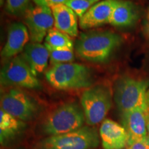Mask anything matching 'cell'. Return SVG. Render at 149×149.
Wrapping results in <instances>:
<instances>
[{
  "label": "cell",
  "instance_id": "1",
  "mask_svg": "<svg viewBox=\"0 0 149 149\" xmlns=\"http://www.w3.org/2000/svg\"><path fill=\"white\" fill-rule=\"evenodd\" d=\"M122 38L109 31L83 33L74 43V50L86 61L104 64L109 60L120 44Z\"/></svg>",
  "mask_w": 149,
  "mask_h": 149
},
{
  "label": "cell",
  "instance_id": "2",
  "mask_svg": "<svg viewBox=\"0 0 149 149\" xmlns=\"http://www.w3.org/2000/svg\"><path fill=\"white\" fill-rule=\"evenodd\" d=\"M45 76L48 82L58 90L88 88L93 83L90 68L76 63L55 65L46 71Z\"/></svg>",
  "mask_w": 149,
  "mask_h": 149
},
{
  "label": "cell",
  "instance_id": "3",
  "mask_svg": "<svg viewBox=\"0 0 149 149\" xmlns=\"http://www.w3.org/2000/svg\"><path fill=\"white\" fill-rule=\"evenodd\" d=\"M149 82L130 77L117 80L114 88V100L121 114L141 107H149Z\"/></svg>",
  "mask_w": 149,
  "mask_h": 149
},
{
  "label": "cell",
  "instance_id": "4",
  "mask_svg": "<svg viewBox=\"0 0 149 149\" xmlns=\"http://www.w3.org/2000/svg\"><path fill=\"white\" fill-rule=\"evenodd\" d=\"M85 122L81 107L74 102H68L48 115L42 125V130L44 133L49 136L61 135L83 127Z\"/></svg>",
  "mask_w": 149,
  "mask_h": 149
},
{
  "label": "cell",
  "instance_id": "5",
  "mask_svg": "<svg viewBox=\"0 0 149 149\" xmlns=\"http://www.w3.org/2000/svg\"><path fill=\"white\" fill-rule=\"evenodd\" d=\"M99 143L96 128L84 126L70 133L48 136L38 143L37 149H93Z\"/></svg>",
  "mask_w": 149,
  "mask_h": 149
},
{
  "label": "cell",
  "instance_id": "6",
  "mask_svg": "<svg viewBox=\"0 0 149 149\" xmlns=\"http://www.w3.org/2000/svg\"><path fill=\"white\" fill-rule=\"evenodd\" d=\"M113 104V95L107 86L97 85L84 91L81 107L88 126H95L103 122Z\"/></svg>",
  "mask_w": 149,
  "mask_h": 149
},
{
  "label": "cell",
  "instance_id": "7",
  "mask_svg": "<svg viewBox=\"0 0 149 149\" xmlns=\"http://www.w3.org/2000/svg\"><path fill=\"white\" fill-rule=\"evenodd\" d=\"M0 82L3 86H16L40 89L41 84L22 55L6 63L0 72Z\"/></svg>",
  "mask_w": 149,
  "mask_h": 149
},
{
  "label": "cell",
  "instance_id": "8",
  "mask_svg": "<svg viewBox=\"0 0 149 149\" xmlns=\"http://www.w3.org/2000/svg\"><path fill=\"white\" fill-rule=\"evenodd\" d=\"M1 109L23 122L33 120L40 111L34 99L18 88H13L1 96Z\"/></svg>",
  "mask_w": 149,
  "mask_h": 149
},
{
  "label": "cell",
  "instance_id": "9",
  "mask_svg": "<svg viewBox=\"0 0 149 149\" xmlns=\"http://www.w3.org/2000/svg\"><path fill=\"white\" fill-rule=\"evenodd\" d=\"M24 18L31 42H42L54 25L53 13L48 7L31 6Z\"/></svg>",
  "mask_w": 149,
  "mask_h": 149
},
{
  "label": "cell",
  "instance_id": "10",
  "mask_svg": "<svg viewBox=\"0 0 149 149\" xmlns=\"http://www.w3.org/2000/svg\"><path fill=\"white\" fill-rule=\"evenodd\" d=\"M149 107H141L122 113V124L127 132L128 144L147 136V120Z\"/></svg>",
  "mask_w": 149,
  "mask_h": 149
},
{
  "label": "cell",
  "instance_id": "11",
  "mask_svg": "<svg viewBox=\"0 0 149 149\" xmlns=\"http://www.w3.org/2000/svg\"><path fill=\"white\" fill-rule=\"evenodd\" d=\"M100 137L104 149H124L128 146L129 137L122 125L105 119L100 128Z\"/></svg>",
  "mask_w": 149,
  "mask_h": 149
},
{
  "label": "cell",
  "instance_id": "12",
  "mask_svg": "<svg viewBox=\"0 0 149 149\" xmlns=\"http://www.w3.org/2000/svg\"><path fill=\"white\" fill-rule=\"evenodd\" d=\"M117 0H102L93 5L79 18V26L84 30L93 29L109 24Z\"/></svg>",
  "mask_w": 149,
  "mask_h": 149
},
{
  "label": "cell",
  "instance_id": "13",
  "mask_svg": "<svg viewBox=\"0 0 149 149\" xmlns=\"http://www.w3.org/2000/svg\"><path fill=\"white\" fill-rule=\"evenodd\" d=\"M30 35L26 26L15 22L9 26L8 36L4 46L1 50V57L11 59L23 52L24 48L29 44Z\"/></svg>",
  "mask_w": 149,
  "mask_h": 149
},
{
  "label": "cell",
  "instance_id": "14",
  "mask_svg": "<svg viewBox=\"0 0 149 149\" xmlns=\"http://www.w3.org/2000/svg\"><path fill=\"white\" fill-rule=\"evenodd\" d=\"M35 76L42 73L48 66L49 51L41 43H29L21 54Z\"/></svg>",
  "mask_w": 149,
  "mask_h": 149
},
{
  "label": "cell",
  "instance_id": "15",
  "mask_svg": "<svg viewBox=\"0 0 149 149\" xmlns=\"http://www.w3.org/2000/svg\"><path fill=\"white\" fill-rule=\"evenodd\" d=\"M139 17L137 6L128 0H117L109 24L115 27H129L135 24Z\"/></svg>",
  "mask_w": 149,
  "mask_h": 149
},
{
  "label": "cell",
  "instance_id": "16",
  "mask_svg": "<svg viewBox=\"0 0 149 149\" xmlns=\"http://www.w3.org/2000/svg\"><path fill=\"white\" fill-rule=\"evenodd\" d=\"M54 17V27L70 37L78 35L77 16L66 4H59L52 7Z\"/></svg>",
  "mask_w": 149,
  "mask_h": 149
},
{
  "label": "cell",
  "instance_id": "17",
  "mask_svg": "<svg viewBox=\"0 0 149 149\" xmlns=\"http://www.w3.org/2000/svg\"><path fill=\"white\" fill-rule=\"evenodd\" d=\"M26 124L1 109L0 111V141L2 145L8 144L25 129Z\"/></svg>",
  "mask_w": 149,
  "mask_h": 149
},
{
  "label": "cell",
  "instance_id": "18",
  "mask_svg": "<svg viewBox=\"0 0 149 149\" xmlns=\"http://www.w3.org/2000/svg\"><path fill=\"white\" fill-rule=\"evenodd\" d=\"M44 45L48 50H73L74 44L69 35L55 28L48 31Z\"/></svg>",
  "mask_w": 149,
  "mask_h": 149
},
{
  "label": "cell",
  "instance_id": "19",
  "mask_svg": "<svg viewBox=\"0 0 149 149\" xmlns=\"http://www.w3.org/2000/svg\"><path fill=\"white\" fill-rule=\"evenodd\" d=\"M6 10L14 16L25 15L31 8V0H6Z\"/></svg>",
  "mask_w": 149,
  "mask_h": 149
},
{
  "label": "cell",
  "instance_id": "20",
  "mask_svg": "<svg viewBox=\"0 0 149 149\" xmlns=\"http://www.w3.org/2000/svg\"><path fill=\"white\" fill-rule=\"evenodd\" d=\"M50 61L53 66L66 63H71L74 60L73 50H49Z\"/></svg>",
  "mask_w": 149,
  "mask_h": 149
},
{
  "label": "cell",
  "instance_id": "21",
  "mask_svg": "<svg viewBox=\"0 0 149 149\" xmlns=\"http://www.w3.org/2000/svg\"><path fill=\"white\" fill-rule=\"evenodd\" d=\"M95 2L89 0H68L65 3L73 11L77 17L81 18Z\"/></svg>",
  "mask_w": 149,
  "mask_h": 149
},
{
  "label": "cell",
  "instance_id": "22",
  "mask_svg": "<svg viewBox=\"0 0 149 149\" xmlns=\"http://www.w3.org/2000/svg\"><path fill=\"white\" fill-rule=\"evenodd\" d=\"M68 0H33L36 6L52 8L54 6L65 4Z\"/></svg>",
  "mask_w": 149,
  "mask_h": 149
},
{
  "label": "cell",
  "instance_id": "23",
  "mask_svg": "<svg viewBox=\"0 0 149 149\" xmlns=\"http://www.w3.org/2000/svg\"><path fill=\"white\" fill-rule=\"evenodd\" d=\"M127 149H149V135L128 145Z\"/></svg>",
  "mask_w": 149,
  "mask_h": 149
},
{
  "label": "cell",
  "instance_id": "24",
  "mask_svg": "<svg viewBox=\"0 0 149 149\" xmlns=\"http://www.w3.org/2000/svg\"><path fill=\"white\" fill-rule=\"evenodd\" d=\"M147 135H149V116L147 120Z\"/></svg>",
  "mask_w": 149,
  "mask_h": 149
},
{
  "label": "cell",
  "instance_id": "25",
  "mask_svg": "<svg viewBox=\"0 0 149 149\" xmlns=\"http://www.w3.org/2000/svg\"><path fill=\"white\" fill-rule=\"evenodd\" d=\"M146 31H147V33H148V37H149V24H148V25H147Z\"/></svg>",
  "mask_w": 149,
  "mask_h": 149
},
{
  "label": "cell",
  "instance_id": "26",
  "mask_svg": "<svg viewBox=\"0 0 149 149\" xmlns=\"http://www.w3.org/2000/svg\"><path fill=\"white\" fill-rule=\"evenodd\" d=\"M89 1H94V2H98V1H100V0H89Z\"/></svg>",
  "mask_w": 149,
  "mask_h": 149
},
{
  "label": "cell",
  "instance_id": "27",
  "mask_svg": "<svg viewBox=\"0 0 149 149\" xmlns=\"http://www.w3.org/2000/svg\"><path fill=\"white\" fill-rule=\"evenodd\" d=\"M148 24H149V9H148Z\"/></svg>",
  "mask_w": 149,
  "mask_h": 149
}]
</instances>
